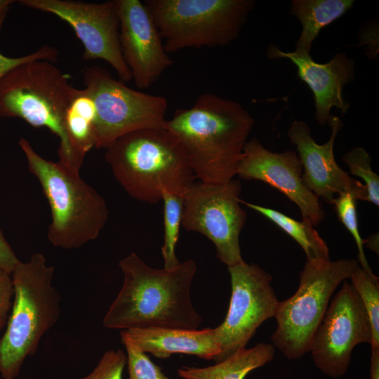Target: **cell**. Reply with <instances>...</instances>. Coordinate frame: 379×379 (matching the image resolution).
Returning <instances> with one entry per match:
<instances>
[{
	"mask_svg": "<svg viewBox=\"0 0 379 379\" xmlns=\"http://www.w3.org/2000/svg\"><path fill=\"white\" fill-rule=\"evenodd\" d=\"M119 266L124 282L103 319L105 328H199L202 318L193 307L190 295L197 271L194 260L156 269L133 252L121 260Z\"/></svg>",
	"mask_w": 379,
	"mask_h": 379,
	"instance_id": "1",
	"label": "cell"
},
{
	"mask_svg": "<svg viewBox=\"0 0 379 379\" xmlns=\"http://www.w3.org/2000/svg\"><path fill=\"white\" fill-rule=\"evenodd\" d=\"M255 120L238 102L204 93L178 109L164 128L182 147L199 181L225 184L237 175Z\"/></svg>",
	"mask_w": 379,
	"mask_h": 379,
	"instance_id": "2",
	"label": "cell"
},
{
	"mask_svg": "<svg viewBox=\"0 0 379 379\" xmlns=\"http://www.w3.org/2000/svg\"><path fill=\"white\" fill-rule=\"evenodd\" d=\"M105 159L129 196L156 204L166 190L182 197L196 177L175 137L166 128L126 133L105 148Z\"/></svg>",
	"mask_w": 379,
	"mask_h": 379,
	"instance_id": "3",
	"label": "cell"
},
{
	"mask_svg": "<svg viewBox=\"0 0 379 379\" xmlns=\"http://www.w3.org/2000/svg\"><path fill=\"white\" fill-rule=\"evenodd\" d=\"M18 145L50 206L48 241L72 249L96 239L108 220L105 199L81 178L79 170L46 159L25 138Z\"/></svg>",
	"mask_w": 379,
	"mask_h": 379,
	"instance_id": "4",
	"label": "cell"
},
{
	"mask_svg": "<svg viewBox=\"0 0 379 379\" xmlns=\"http://www.w3.org/2000/svg\"><path fill=\"white\" fill-rule=\"evenodd\" d=\"M13 303L0 338V374L15 379L29 356L60 316V295L53 286L54 267L41 253L20 260L11 273Z\"/></svg>",
	"mask_w": 379,
	"mask_h": 379,
	"instance_id": "5",
	"label": "cell"
},
{
	"mask_svg": "<svg viewBox=\"0 0 379 379\" xmlns=\"http://www.w3.org/2000/svg\"><path fill=\"white\" fill-rule=\"evenodd\" d=\"M53 62L34 60L20 65L0 79V117L20 118L46 128L60 139V163L79 170L83 161L65 128V115L74 87Z\"/></svg>",
	"mask_w": 379,
	"mask_h": 379,
	"instance_id": "6",
	"label": "cell"
},
{
	"mask_svg": "<svg viewBox=\"0 0 379 379\" xmlns=\"http://www.w3.org/2000/svg\"><path fill=\"white\" fill-rule=\"evenodd\" d=\"M166 51L229 45L253 9V0H147Z\"/></svg>",
	"mask_w": 379,
	"mask_h": 379,
	"instance_id": "7",
	"label": "cell"
},
{
	"mask_svg": "<svg viewBox=\"0 0 379 379\" xmlns=\"http://www.w3.org/2000/svg\"><path fill=\"white\" fill-rule=\"evenodd\" d=\"M359 265L354 258L307 260L296 292L279 302L274 317L277 327L271 337L272 345L288 359H298L310 352L333 293Z\"/></svg>",
	"mask_w": 379,
	"mask_h": 379,
	"instance_id": "8",
	"label": "cell"
},
{
	"mask_svg": "<svg viewBox=\"0 0 379 379\" xmlns=\"http://www.w3.org/2000/svg\"><path fill=\"white\" fill-rule=\"evenodd\" d=\"M84 85L95 107V148L105 149L135 131L164 128L168 108L165 97L131 88L98 65L85 70Z\"/></svg>",
	"mask_w": 379,
	"mask_h": 379,
	"instance_id": "9",
	"label": "cell"
},
{
	"mask_svg": "<svg viewBox=\"0 0 379 379\" xmlns=\"http://www.w3.org/2000/svg\"><path fill=\"white\" fill-rule=\"evenodd\" d=\"M239 179L225 184L194 182L182 195V226L199 232L215 246L217 258L227 267L244 260L239 235L247 214L241 207Z\"/></svg>",
	"mask_w": 379,
	"mask_h": 379,
	"instance_id": "10",
	"label": "cell"
},
{
	"mask_svg": "<svg viewBox=\"0 0 379 379\" xmlns=\"http://www.w3.org/2000/svg\"><path fill=\"white\" fill-rule=\"evenodd\" d=\"M372 341V331L361 300L347 281L331 298L313 337L310 352L315 366L331 378L348 370L354 348Z\"/></svg>",
	"mask_w": 379,
	"mask_h": 379,
	"instance_id": "11",
	"label": "cell"
},
{
	"mask_svg": "<svg viewBox=\"0 0 379 379\" xmlns=\"http://www.w3.org/2000/svg\"><path fill=\"white\" fill-rule=\"evenodd\" d=\"M227 268L232 295L225 320L215 328L221 347L215 362L246 347L258 328L275 317L279 303L271 275L260 266L244 261Z\"/></svg>",
	"mask_w": 379,
	"mask_h": 379,
	"instance_id": "12",
	"label": "cell"
},
{
	"mask_svg": "<svg viewBox=\"0 0 379 379\" xmlns=\"http://www.w3.org/2000/svg\"><path fill=\"white\" fill-rule=\"evenodd\" d=\"M19 3L27 8L56 15L66 22L84 46V60H104L116 71L121 81L132 80L121 50L116 0L102 3L21 0Z\"/></svg>",
	"mask_w": 379,
	"mask_h": 379,
	"instance_id": "13",
	"label": "cell"
},
{
	"mask_svg": "<svg viewBox=\"0 0 379 379\" xmlns=\"http://www.w3.org/2000/svg\"><path fill=\"white\" fill-rule=\"evenodd\" d=\"M328 126L331 136L321 145L316 142L310 126L303 121H293L288 130V137L296 147L302 167L304 185L317 197L331 204L335 197L347 192L354 193L359 200L366 201L364 184L341 168L334 157V143L343 122L338 117L332 115Z\"/></svg>",
	"mask_w": 379,
	"mask_h": 379,
	"instance_id": "14",
	"label": "cell"
},
{
	"mask_svg": "<svg viewBox=\"0 0 379 379\" xmlns=\"http://www.w3.org/2000/svg\"><path fill=\"white\" fill-rule=\"evenodd\" d=\"M119 42L132 80L139 88L152 86L173 63L145 2L116 0Z\"/></svg>",
	"mask_w": 379,
	"mask_h": 379,
	"instance_id": "15",
	"label": "cell"
},
{
	"mask_svg": "<svg viewBox=\"0 0 379 379\" xmlns=\"http://www.w3.org/2000/svg\"><path fill=\"white\" fill-rule=\"evenodd\" d=\"M302 167L293 150L274 152L257 138L247 141L239 164L237 175L244 180L262 181L274 187L300 209L302 219L314 226L324 218L319 198L304 185Z\"/></svg>",
	"mask_w": 379,
	"mask_h": 379,
	"instance_id": "16",
	"label": "cell"
},
{
	"mask_svg": "<svg viewBox=\"0 0 379 379\" xmlns=\"http://www.w3.org/2000/svg\"><path fill=\"white\" fill-rule=\"evenodd\" d=\"M270 59L286 58L297 67L298 75L314 95V118L321 126L328 125L333 107L344 115L350 104L343 97L345 86L354 80V60L345 53H336L328 62L318 63L310 53L294 50L284 52L270 46L267 51Z\"/></svg>",
	"mask_w": 379,
	"mask_h": 379,
	"instance_id": "17",
	"label": "cell"
},
{
	"mask_svg": "<svg viewBox=\"0 0 379 379\" xmlns=\"http://www.w3.org/2000/svg\"><path fill=\"white\" fill-rule=\"evenodd\" d=\"M121 338L128 340L142 352L158 359L184 354L215 361L221 353L215 328H136L123 330Z\"/></svg>",
	"mask_w": 379,
	"mask_h": 379,
	"instance_id": "18",
	"label": "cell"
},
{
	"mask_svg": "<svg viewBox=\"0 0 379 379\" xmlns=\"http://www.w3.org/2000/svg\"><path fill=\"white\" fill-rule=\"evenodd\" d=\"M274 354L272 345L260 343L251 348L239 349L213 366H182L178 374L184 379H244L252 371L270 362Z\"/></svg>",
	"mask_w": 379,
	"mask_h": 379,
	"instance_id": "19",
	"label": "cell"
},
{
	"mask_svg": "<svg viewBox=\"0 0 379 379\" xmlns=\"http://www.w3.org/2000/svg\"><path fill=\"white\" fill-rule=\"evenodd\" d=\"M354 3L353 0H293L290 14L302 25L295 50L310 53L321 29L343 16Z\"/></svg>",
	"mask_w": 379,
	"mask_h": 379,
	"instance_id": "20",
	"label": "cell"
},
{
	"mask_svg": "<svg viewBox=\"0 0 379 379\" xmlns=\"http://www.w3.org/2000/svg\"><path fill=\"white\" fill-rule=\"evenodd\" d=\"M95 117L92 99L84 88H74L66 112L65 128L74 151L82 160L95 147Z\"/></svg>",
	"mask_w": 379,
	"mask_h": 379,
	"instance_id": "21",
	"label": "cell"
},
{
	"mask_svg": "<svg viewBox=\"0 0 379 379\" xmlns=\"http://www.w3.org/2000/svg\"><path fill=\"white\" fill-rule=\"evenodd\" d=\"M241 203L269 219L293 238L304 251L307 260L330 259L326 242L310 222L296 220L271 208L242 200Z\"/></svg>",
	"mask_w": 379,
	"mask_h": 379,
	"instance_id": "22",
	"label": "cell"
},
{
	"mask_svg": "<svg viewBox=\"0 0 379 379\" xmlns=\"http://www.w3.org/2000/svg\"><path fill=\"white\" fill-rule=\"evenodd\" d=\"M164 203V240L161 247L164 268L178 265L180 262L175 255V246L182 225V197L166 190L161 192Z\"/></svg>",
	"mask_w": 379,
	"mask_h": 379,
	"instance_id": "23",
	"label": "cell"
},
{
	"mask_svg": "<svg viewBox=\"0 0 379 379\" xmlns=\"http://www.w3.org/2000/svg\"><path fill=\"white\" fill-rule=\"evenodd\" d=\"M367 312L372 331L371 349L379 348V279L359 265L350 278Z\"/></svg>",
	"mask_w": 379,
	"mask_h": 379,
	"instance_id": "24",
	"label": "cell"
},
{
	"mask_svg": "<svg viewBox=\"0 0 379 379\" xmlns=\"http://www.w3.org/2000/svg\"><path fill=\"white\" fill-rule=\"evenodd\" d=\"M358 197L352 192H347L338 195L333 199L334 205L339 220L351 234L358 249V262L360 267L371 275H375L368 265L364 250V240L361 237L356 209Z\"/></svg>",
	"mask_w": 379,
	"mask_h": 379,
	"instance_id": "25",
	"label": "cell"
},
{
	"mask_svg": "<svg viewBox=\"0 0 379 379\" xmlns=\"http://www.w3.org/2000/svg\"><path fill=\"white\" fill-rule=\"evenodd\" d=\"M350 173L361 178L367 191L366 201L379 205V176L371 167V158L366 149L354 147L342 157Z\"/></svg>",
	"mask_w": 379,
	"mask_h": 379,
	"instance_id": "26",
	"label": "cell"
},
{
	"mask_svg": "<svg viewBox=\"0 0 379 379\" xmlns=\"http://www.w3.org/2000/svg\"><path fill=\"white\" fill-rule=\"evenodd\" d=\"M126 350V364L129 379H171L137 346L121 338Z\"/></svg>",
	"mask_w": 379,
	"mask_h": 379,
	"instance_id": "27",
	"label": "cell"
},
{
	"mask_svg": "<svg viewBox=\"0 0 379 379\" xmlns=\"http://www.w3.org/2000/svg\"><path fill=\"white\" fill-rule=\"evenodd\" d=\"M126 354L120 349L104 353L93 370L80 379H122Z\"/></svg>",
	"mask_w": 379,
	"mask_h": 379,
	"instance_id": "28",
	"label": "cell"
},
{
	"mask_svg": "<svg viewBox=\"0 0 379 379\" xmlns=\"http://www.w3.org/2000/svg\"><path fill=\"white\" fill-rule=\"evenodd\" d=\"M7 12L0 14V29L5 20ZM58 51L48 45H44L36 51L18 58H11L0 53V79L13 68L23 63L34 60H47L52 62L57 61Z\"/></svg>",
	"mask_w": 379,
	"mask_h": 379,
	"instance_id": "29",
	"label": "cell"
},
{
	"mask_svg": "<svg viewBox=\"0 0 379 379\" xmlns=\"http://www.w3.org/2000/svg\"><path fill=\"white\" fill-rule=\"evenodd\" d=\"M13 293L11 274L0 268V331L6 325Z\"/></svg>",
	"mask_w": 379,
	"mask_h": 379,
	"instance_id": "30",
	"label": "cell"
},
{
	"mask_svg": "<svg viewBox=\"0 0 379 379\" xmlns=\"http://www.w3.org/2000/svg\"><path fill=\"white\" fill-rule=\"evenodd\" d=\"M19 261L0 229V268L11 274Z\"/></svg>",
	"mask_w": 379,
	"mask_h": 379,
	"instance_id": "31",
	"label": "cell"
},
{
	"mask_svg": "<svg viewBox=\"0 0 379 379\" xmlns=\"http://www.w3.org/2000/svg\"><path fill=\"white\" fill-rule=\"evenodd\" d=\"M371 351L370 379H379V348Z\"/></svg>",
	"mask_w": 379,
	"mask_h": 379,
	"instance_id": "32",
	"label": "cell"
},
{
	"mask_svg": "<svg viewBox=\"0 0 379 379\" xmlns=\"http://www.w3.org/2000/svg\"><path fill=\"white\" fill-rule=\"evenodd\" d=\"M376 242H378V234H373L368 239L364 240V244H366L369 248L378 253V247L376 246Z\"/></svg>",
	"mask_w": 379,
	"mask_h": 379,
	"instance_id": "33",
	"label": "cell"
},
{
	"mask_svg": "<svg viewBox=\"0 0 379 379\" xmlns=\"http://www.w3.org/2000/svg\"><path fill=\"white\" fill-rule=\"evenodd\" d=\"M14 2L13 0H0V14L8 12Z\"/></svg>",
	"mask_w": 379,
	"mask_h": 379,
	"instance_id": "34",
	"label": "cell"
}]
</instances>
